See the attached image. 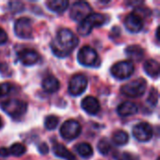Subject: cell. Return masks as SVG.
Returning a JSON list of instances; mask_svg holds the SVG:
<instances>
[{
	"instance_id": "obj_1",
	"label": "cell",
	"mask_w": 160,
	"mask_h": 160,
	"mask_svg": "<svg viewBox=\"0 0 160 160\" xmlns=\"http://www.w3.org/2000/svg\"><path fill=\"white\" fill-rule=\"evenodd\" d=\"M79 39L69 29H61L58 31L55 38L51 43V48L54 55L58 57L68 56L77 46Z\"/></svg>"
},
{
	"instance_id": "obj_2",
	"label": "cell",
	"mask_w": 160,
	"mask_h": 160,
	"mask_svg": "<svg viewBox=\"0 0 160 160\" xmlns=\"http://www.w3.org/2000/svg\"><path fill=\"white\" fill-rule=\"evenodd\" d=\"M107 21V17L100 13H91L78 25V33L81 36H87L92 32L94 27L103 25Z\"/></svg>"
},
{
	"instance_id": "obj_3",
	"label": "cell",
	"mask_w": 160,
	"mask_h": 160,
	"mask_svg": "<svg viewBox=\"0 0 160 160\" xmlns=\"http://www.w3.org/2000/svg\"><path fill=\"white\" fill-rule=\"evenodd\" d=\"M1 109L10 117L19 118L22 116L27 110V104L19 99H8L1 104Z\"/></svg>"
},
{
	"instance_id": "obj_4",
	"label": "cell",
	"mask_w": 160,
	"mask_h": 160,
	"mask_svg": "<svg viewBox=\"0 0 160 160\" xmlns=\"http://www.w3.org/2000/svg\"><path fill=\"white\" fill-rule=\"evenodd\" d=\"M146 86V81L142 78H140L123 85L121 88V92L123 95L128 98H140L145 93Z\"/></svg>"
},
{
	"instance_id": "obj_5",
	"label": "cell",
	"mask_w": 160,
	"mask_h": 160,
	"mask_svg": "<svg viewBox=\"0 0 160 160\" xmlns=\"http://www.w3.org/2000/svg\"><path fill=\"white\" fill-rule=\"evenodd\" d=\"M78 61L84 67H98L99 59L98 52L90 46H83L78 52Z\"/></svg>"
},
{
	"instance_id": "obj_6",
	"label": "cell",
	"mask_w": 160,
	"mask_h": 160,
	"mask_svg": "<svg viewBox=\"0 0 160 160\" xmlns=\"http://www.w3.org/2000/svg\"><path fill=\"white\" fill-rule=\"evenodd\" d=\"M111 72L114 78L118 80H126L133 74L134 65L131 61H120L112 67Z\"/></svg>"
},
{
	"instance_id": "obj_7",
	"label": "cell",
	"mask_w": 160,
	"mask_h": 160,
	"mask_svg": "<svg viewBox=\"0 0 160 160\" xmlns=\"http://www.w3.org/2000/svg\"><path fill=\"white\" fill-rule=\"evenodd\" d=\"M92 13L91 6L85 1H78L72 4L70 8V18L76 22L83 21L88 15Z\"/></svg>"
},
{
	"instance_id": "obj_8",
	"label": "cell",
	"mask_w": 160,
	"mask_h": 160,
	"mask_svg": "<svg viewBox=\"0 0 160 160\" xmlns=\"http://www.w3.org/2000/svg\"><path fill=\"white\" fill-rule=\"evenodd\" d=\"M14 32L15 35L23 39L30 38L33 35V26L32 21L29 18L22 17L15 21L14 23Z\"/></svg>"
},
{
	"instance_id": "obj_9",
	"label": "cell",
	"mask_w": 160,
	"mask_h": 160,
	"mask_svg": "<svg viewBox=\"0 0 160 160\" xmlns=\"http://www.w3.org/2000/svg\"><path fill=\"white\" fill-rule=\"evenodd\" d=\"M82 132V127L79 122L75 120H68L65 123H63L61 128H60V133L61 136L65 140H74L80 136Z\"/></svg>"
},
{
	"instance_id": "obj_10",
	"label": "cell",
	"mask_w": 160,
	"mask_h": 160,
	"mask_svg": "<svg viewBox=\"0 0 160 160\" xmlns=\"http://www.w3.org/2000/svg\"><path fill=\"white\" fill-rule=\"evenodd\" d=\"M87 87V79L82 74H76L71 77L68 83V92L76 97L82 95Z\"/></svg>"
},
{
	"instance_id": "obj_11",
	"label": "cell",
	"mask_w": 160,
	"mask_h": 160,
	"mask_svg": "<svg viewBox=\"0 0 160 160\" xmlns=\"http://www.w3.org/2000/svg\"><path fill=\"white\" fill-rule=\"evenodd\" d=\"M132 134L134 136V138L142 142H148L152 139L153 137V128L152 127L145 122H142L137 124L133 129H132Z\"/></svg>"
},
{
	"instance_id": "obj_12",
	"label": "cell",
	"mask_w": 160,
	"mask_h": 160,
	"mask_svg": "<svg viewBox=\"0 0 160 160\" xmlns=\"http://www.w3.org/2000/svg\"><path fill=\"white\" fill-rule=\"evenodd\" d=\"M20 62L24 66H33L39 60V54L32 49H23L18 53Z\"/></svg>"
},
{
	"instance_id": "obj_13",
	"label": "cell",
	"mask_w": 160,
	"mask_h": 160,
	"mask_svg": "<svg viewBox=\"0 0 160 160\" xmlns=\"http://www.w3.org/2000/svg\"><path fill=\"white\" fill-rule=\"evenodd\" d=\"M125 26L131 33H139L143 27V21L135 13H131L126 17Z\"/></svg>"
},
{
	"instance_id": "obj_14",
	"label": "cell",
	"mask_w": 160,
	"mask_h": 160,
	"mask_svg": "<svg viewBox=\"0 0 160 160\" xmlns=\"http://www.w3.org/2000/svg\"><path fill=\"white\" fill-rule=\"evenodd\" d=\"M82 108L83 111H85L88 114L95 115L97 114L100 110V105L98 100L94 97H86L82 101Z\"/></svg>"
},
{
	"instance_id": "obj_15",
	"label": "cell",
	"mask_w": 160,
	"mask_h": 160,
	"mask_svg": "<svg viewBox=\"0 0 160 160\" xmlns=\"http://www.w3.org/2000/svg\"><path fill=\"white\" fill-rule=\"evenodd\" d=\"M138 106L130 101H126L121 103L117 108V112L120 116L127 117L129 115L136 114L138 112Z\"/></svg>"
},
{
	"instance_id": "obj_16",
	"label": "cell",
	"mask_w": 160,
	"mask_h": 160,
	"mask_svg": "<svg viewBox=\"0 0 160 160\" xmlns=\"http://www.w3.org/2000/svg\"><path fill=\"white\" fill-rule=\"evenodd\" d=\"M126 54L133 61H142L144 57V51L139 45H129L126 48Z\"/></svg>"
},
{
	"instance_id": "obj_17",
	"label": "cell",
	"mask_w": 160,
	"mask_h": 160,
	"mask_svg": "<svg viewBox=\"0 0 160 160\" xmlns=\"http://www.w3.org/2000/svg\"><path fill=\"white\" fill-rule=\"evenodd\" d=\"M42 88L47 93H54L60 88L59 81L53 76H48L42 81Z\"/></svg>"
},
{
	"instance_id": "obj_18",
	"label": "cell",
	"mask_w": 160,
	"mask_h": 160,
	"mask_svg": "<svg viewBox=\"0 0 160 160\" xmlns=\"http://www.w3.org/2000/svg\"><path fill=\"white\" fill-rule=\"evenodd\" d=\"M159 63L155 59H149L144 64V71L151 78H158L159 75Z\"/></svg>"
},
{
	"instance_id": "obj_19",
	"label": "cell",
	"mask_w": 160,
	"mask_h": 160,
	"mask_svg": "<svg viewBox=\"0 0 160 160\" xmlns=\"http://www.w3.org/2000/svg\"><path fill=\"white\" fill-rule=\"evenodd\" d=\"M52 150L54 155L60 158H64L66 160H76V157L71 152H69L66 146L60 143H55L52 147Z\"/></svg>"
},
{
	"instance_id": "obj_20",
	"label": "cell",
	"mask_w": 160,
	"mask_h": 160,
	"mask_svg": "<svg viewBox=\"0 0 160 160\" xmlns=\"http://www.w3.org/2000/svg\"><path fill=\"white\" fill-rule=\"evenodd\" d=\"M46 5L50 10L56 13H62L68 8L69 3L68 0H50Z\"/></svg>"
},
{
	"instance_id": "obj_21",
	"label": "cell",
	"mask_w": 160,
	"mask_h": 160,
	"mask_svg": "<svg viewBox=\"0 0 160 160\" xmlns=\"http://www.w3.org/2000/svg\"><path fill=\"white\" fill-rule=\"evenodd\" d=\"M128 140H129L128 134L124 130H117L113 133L112 141L118 146L126 145L128 142Z\"/></svg>"
},
{
	"instance_id": "obj_22",
	"label": "cell",
	"mask_w": 160,
	"mask_h": 160,
	"mask_svg": "<svg viewBox=\"0 0 160 160\" xmlns=\"http://www.w3.org/2000/svg\"><path fill=\"white\" fill-rule=\"evenodd\" d=\"M76 151L81 157H82L84 158H90L94 153L92 146L86 142H82V143L78 144V146H76Z\"/></svg>"
},
{
	"instance_id": "obj_23",
	"label": "cell",
	"mask_w": 160,
	"mask_h": 160,
	"mask_svg": "<svg viewBox=\"0 0 160 160\" xmlns=\"http://www.w3.org/2000/svg\"><path fill=\"white\" fill-rule=\"evenodd\" d=\"M98 150L103 156L108 155L111 152V150H112V144H111L110 141L107 138L101 139L98 142Z\"/></svg>"
},
{
	"instance_id": "obj_24",
	"label": "cell",
	"mask_w": 160,
	"mask_h": 160,
	"mask_svg": "<svg viewBox=\"0 0 160 160\" xmlns=\"http://www.w3.org/2000/svg\"><path fill=\"white\" fill-rule=\"evenodd\" d=\"M26 151V148L23 144L22 143H13L9 149H8V153L9 155L11 156H14V157H21L22 156Z\"/></svg>"
},
{
	"instance_id": "obj_25",
	"label": "cell",
	"mask_w": 160,
	"mask_h": 160,
	"mask_svg": "<svg viewBox=\"0 0 160 160\" xmlns=\"http://www.w3.org/2000/svg\"><path fill=\"white\" fill-rule=\"evenodd\" d=\"M58 117H56L55 115H49L45 118L44 121V126L48 130H53L57 125H58Z\"/></svg>"
},
{
	"instance_id": "obj_26",
	"label": "cell",
	"mask_w": 160,
	"mask_h": 160,
	"mask_svg": "<svg viewBox=\"0 0 160 160\" xmlns=\"http://www.w3.org/2000/svg\"><path fill=\"white\" fill-rule=\"evenodd\" d=\"M147 101L153 105V106H156L158 104V93L156 89H152V91L150 92V95L148 97V99Z\"/></svg>"
},
{
	"instance_id": "obj_27",
	"label": "cell",
	"mask_w": 160,
	"mask_h": 160,
	"mask_svg": "<svg viewBox=\"0 0 160 160\" xmlns=\"http://www.w3.org/2000/svg\"><path fill=\"white\" fill-rule=\"evenodd\" d=\"M115 160H137L136 157L130 153H119L115 156Z\"/></svg>"
},
{
	"instance_id": "obj_28",
	"label": "cell",
	"mask_w": 160,
	"mask_h": 160,
	"mask_svg": "<svg viewBox=\"0 0 160 160\" xmlns=\"http://www.w3.org/2000/svg\"><path fill=\"white\" fill-rule=\"evenodd\" d=\"M11 89V85L8 82H4L0 84V97L2 96H6L10 92Z\"/></svg>"
},
{
	"instance_id": "obj_29",
	"label": "cell",
	"mask_w": 160,
	"mask_h": 160,
	"mask_svg": "<svg viewBox=\"0 0 160 160\" xmlns=\"http://www.w3.org/2000/svg\"><path fill=\"white\" fill-rule=\"evenodd\" d=\"M7 40H8V35L5 32V30H3L0 27V45L5 44L7 42Z\"/></svg>"
},
{
	"instance_id": "obj_30",
	"label": "cell",
	"mask_w": 160,
	"mask_h": 160,
	"mask_svg": "<svg viewBox=\"0 0 160 160\" xmlns=\"http://www.w3.org/2000/svg\"><path fill=\"white\" fill-rule=\"evenodd\" d=\"M38 149L39 153L42 154V155H45V154H47V153L49 152V147H48V145H47L46 143H41V144H39L38 147Z\"/></svg>"
},
{
	"instance_id": "obj_31",
	"label": "cell",
	"mask_w": 160,
	"mask_h": 160,
	"mask_svg": "<svg viewBox=\"0 0 160 160\" xmlns=\"http://www.w3.org/2000/svg\"><path fill=\"white\" fill-rule=\"evenodd\" d=\"M8 155H9L8 149H7L6 147H0V157L1 158H7Z\"/></svg>"
},
{
	"instance_id": "obj_32",
	"label": "cell",
	"mask_w": 160,
	"mask_h": 160,
	"mask_svg": "<svg viewBox=\"0 0 160 160\" xmlns=\"http://www.w3.org/2000/svg\"><path fill=\"white\" fill-rule=\"evenodd\" d=\"M157 38L158 39H159V27H158V29H157Z\"/></svg>"
},
{
	"instance_id": "obj_33",
	"label": "cell",
	"mask_w": 160,
	"mask_h": 160,
	"mask_svg": "<svg viewBox=\"0 0 160 160\" xmlns=\"http://www.w3.org/2000/svg\"><path fill=\"white\" fill-rule=\"evenodd\" d=\"M1 127H2V121H1V118H0V128H1Z\"/></svg>"
}]
</instances>
